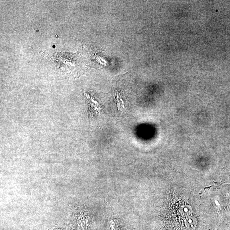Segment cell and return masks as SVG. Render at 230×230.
<instances>
[{
  "instance_id": "cell-1",
  "label": "cell",
  "mask_w": 230,
  "mask_h": 230,
  "mask_svg": "<svg viewBox=\"0 0 230 230\" xmlns=\"http://www.w3.org/2000/svg\"><path fill=\"white\" fill-rule=\"evenodd\" d=\"M55 47H56V46H55V45L52 46V47H53V48H55Z\"/></svg>"
}]
</instances>
